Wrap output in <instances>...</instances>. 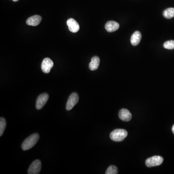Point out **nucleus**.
Wrapping results in <instances>:
<instances>
[{"instance_id": "nucleus-1", "label": "nucleus", "mask_w": 174, "mask_h": 174, "mask_svg": "<svg viewBox=\"0 0 174 174\" xmlns=\"http://www.w3.org/2000/svg\"><path fill=\"white\" fill-rule=\"evenodd\" d=\"M39 135L38 134H34L30 135L22 143L21 147L23 151H27L32 148L36 145L39 140Z\"/></svg>"}, {"instance_id": "nucleus-2", "label": "nucleus", "mask_w": 174, "mask_h": 174, "mask_svg": "<svg viewBox=\"0 0 174 174\" xmlns=\"http://www.w3.org/2000/svg\"><path fill=\"white\" fill-rule=\"evenodd\" d=\"M128 133L125 130L118 129L112 131L110 134V138L115 142H121L126 138Z\"/></svg>"}, {"instance_id": "nucleus-3", "label": "nucleus", "mask_w": 174, "mask_h": 174, "mask_svg": "<svg viewBox=\"0 0 174 174\" xmlns=\"http://www.w3.org/2000/svg\"><path fill=\"white\" fill-rule=\"evenodd\" d=\"M163 159L160 156H154L147 159L146 161V165L148 168L159 166L163 163Z\"/></svg>"}, {"instance_id": "nucleus-4", "label": "nucleus", "mask_w": 174, "mask_h": 174, "mask_svg": "<svg viewBox=\"0 0 174 174\" xmlns=\"http://www.w3.org/2000/svg\"><path fill=\"white\" fill-rule=\"evenodd\" d=\"M79 97L78 94L75 92L72 93L69 96L66 105V109L68 111L71 110L79 102Z\"/></svg>"}, {"instance_id": "nucleus-5", "label": "nucleus", "mask_w": 174, "mask_h": 174, "mask_svg": "<svg viewBox=\"0 0 174 174\" xmlns=\"http://www.w3.org/2000/svg\"><path fill=\"white\" fill-rule=\"evenodd\" d=\"M49 95L48 93H44L40 94L38 97L36 102V108L38 110H40L43 108L47 101L49 100Z\"/></svg>"}, {"instance_id": "nucleus-6", "label": "nucleus", "mask_w": 174, "mask_h": 174, "mask_svg": "<svg viewBox=\"0 0 174 174\" xmlns=\"http://www.w3.org/2000/svg\"><path fill=\"white\" fill-rule=\"evenodd\" d=\"M41 170V162L40 160H36L33 161L30 165L28 170V174H38Z\"/></svg>"}, {"instance_id": "nucleus-7", "label": "nucleus", "mask_w": 174, "mask_h": 174, "mask_svg": "<svg viewBox=\"0 0 174 174\" xmlns=\"http://www.w3.org/2000/svg\"><path fill=\"white\" fill-rule=\"evenodd\" d=\"M53 65V62L51 59L49 58H45L41 64V69L44 73L48 74L50 72Z\"/></svg>"}, {"instance_id": "nucleus-8", "label": "nucleus", "mask_w": 174, "mask_h": 174, "mask_svg": "<svg viewBox=\"0 0 174 174\" xmlns=\"http://www.w3.org/2000/svg\"><path fill=\"white\" fill-rule=\"evenodd\" d=\"M67 25L69 28V31L71 32H77L79 30L80 27L77 21L73 19H69L67 21Z\"/></svg>"}, {"instance_id": "nucleus-9", "label": "nucleus", "mask_w": 174, "mask_h": 174, "mask_svg": "<svg viewBox=\"0 0 174 174\" xmlns=\"http://www.w3.org/2000/svg\"><path fill=\"white\" fill-rule=\"evenodd\" d=\"M119 118L124 121H129L132 119V116L131 112L126 109H122L119 113Z\"/></svg>"}, {"instance_id": "nucleus-10", "label": "nucleus", "mask_w": 174, "mask_h": 174, "mask_svg": "<svg viewBox=\"0 0 174 174\" xmlns=\"http://www.w3.org/2000/svg\"><path fill=\"white\" fill-rule=\"evenodd\" d=\"M120 25L118 22L114 21H109L107 22L105 25V28L108 32H112L116 31L119 29Z\"/></svg>"}, {"instance_id": "nucleus-11", "label": "nucleus", "mask_w": 174, "mask_h": 174, "mask_svg": "<svg viewBox=\"0 0 174 174\" xmlns=\"http://www.w3.org/2000/svg\"><path fill=\"white\" fill-rule=\"evenodd\" d=\"M41 20H42V18L41 16L35 15L30 17L26 21V23L28 25L36 26L40 23Z\"/></svg>"}, {"instance_id": "nucleus-12", "label": "nucleus", "mask_w": 174, "mask_h": 174, "mask_svg": "<svg viewBox=\"0 0 174 174\" xmlns=\"http://www.w3.org/2000/svg\"><path fill=\"white\" fill-rule=\"evenodd\" d=\"M141 37H142V36L140 32H135L132 35L131 38V42L132 45L134 46L138 45L141 41Z\"/></svg>"}, {"instance_id": "nucleus-13", "label": "nucleus", "mask_w": 174, "mask_h": 174, "mask_svg": "<svg viewBox=\"0 0 174 174\" xmlns=\"http://www.w3.org/2000/svg\"><path fill=\"white\" fill-rule=\"evenodd\" d=\"M100 64V59L97 56L93 57L89 64V68L91 71L97 70Z\"/></svg>"}, {"instance_id": "nucleus-14", "label": "nucleus", "mask_w": 174, "mask_h": 174, "mask_svg": "<svg viewBox=\"0 0 174 174\" xmlns=\"http://www.w3.org/2000/svg\"><path fill=\"white\" fill-rule=\"evenodd\" d=\"M164 18L170 19L174 17V8H168L165 9L163 12Z\"/></svg>"}, {"instance_id": "nucleus-15", "label": "nucleus", "mask_w": 174, "mask_h": 174, "mask_svg": "<svg viewBox=\"0 0 174 174\" xmlns=\"http://www.w3.org/2000/svg\"><path fill=\"white\" fill-rule=\"evenodd\" d=\"M6 125V120L1 117L0 119V136L2 137L5 131Z\"/></svg>"}, {"instance_id": "nucleus-16", "label": "nucleus", "mask_w": 174, "mask_h": 174, "mask_svg": "<svg viewBox=\"0 0 174 174\" xmlns=\"http://www.w3.org/2000/svg\"><path fill=\"white\" fill-rule=\"evenodd\" d=\"M106 174H118V168L114 165H110L108 168L106 172Z\"/></svg>"}, {"instance_id": "nucleus-17", "label": "nucleus", "mask_w": 174, "mask_h": 174, "mask_svg": "<svg viewBox=\"0 0 174 174\" xmlns=\"http://www.w3.org/2000/svg\"><path fill=\"white\" fill-rule=\"evenodd\" d=\"M163 47L165 49H174V40H170V41H166L163 44Z\"/></svg>"}, {"instance_id": "nucleus-18", "label": "nucleus", "mask_w": 174, "mask_h": 174, "mask_svg": "<svg viewBox=\"0 0 174 174\" xmlns=\"http://www.w3.org/2000/svg\"><path fill=\"white\" fill-rule=\"evenodd\" d=\"M172 132H173V134H174V125L173 126V127H172Z\"/></svg>"}, {"instance_id": "nucleus-19", "label": "nucleus", "mask_w": 174, "mask_h": 174, "mask_svg": "<svg viewBox=\"0 0 174 174\" xmlns=\"http://www.w3.org/2000/svg\"><path fill=\"white\" fill-rule=\"evenodd\" d=\"M12 1H13L14 2H17L19 1V0H12Z\"/></svg>"}]
</instances>
